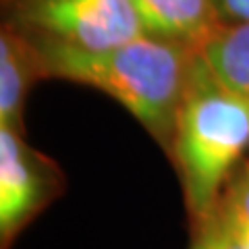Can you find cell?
<instances>
[{
    "label": "cell",
    "mask_w": 249,
    "mask_h": 249,
    "mask_svg": "<svg viewBox=\"0 0 249 249\" xmlns=\"http://www.w3.org/2000/svg\"><path fill=\"white\" fill-rule=\"evenodd\" d=\"M27 40L36 48L44 79H65L104 91L170 156L193 50L150 34L98 50Z\"/></svg>",
    "instance_id": "1"
},
{
    "label": "cell",
    "mask_w": 249,
    "mask_h": 249,
    "mask_svg": "<svg viewBox=\"0 0 249 249\" xmlns=\"http://www.w3.org/2000/svg\"><path fill=\"white\" fill-rule=\"evenodd\" d=\"M247 147L249 96L224 88L193 52L170 150L193 224L216 212Z\"/></svg>",
    "instance_id": "2"
},
{
    "label": "cell",
    "mask_w": 249,
    "mask_h": 249,
    "mask_svg": "<svg viewBox=\"0 0 249 249\" xmlns=\"http://www.w3.org/2000/svg\"><path fill=\"white\" fill-rule=\"evenodd\" d=\"M2 23L40 42L108 48L145 34L131 0H0Z\"/></svg>",
    "instance_id": "3"
},
{
    "label": "cell",
    "mask_w": 249,
    "mask_h": 249,
    "mask_svg": "<svg viewBox=\"0 0 249 249\" xmlns=\"http://www.w3.org/2000/svg\"><path fill=\"white\" fill-rule=\"evenodd\" d=\"M62 189L65 177L56 162L34 150L23 133L0 127V249H11Z\"/></svg>",
    "instance_id": "4"
},
{
    "label": "cell",
    "mask_w": 249,
    "mask_h": 249,
    "mask_svg": "<svg viewBox=\"0 0 249 249\" xmlns=\"http://www.w3.org/2000/svg\"><path fill=\"white\" fill-rule=\"evenodd\" d=\"M44 79L34 44L17 29L0 27V127L25 133L27 93Z\"/></svg>",
    "instance_id": "5"
},
{
    "label": "cell",
    "mask_w": 249,
    "mask_h": 249,
    "mask_svg": "<svg viewBox=\"0 0 249 249\" xmlns=\"http://www.w3.org/2000/svg\"><path fill=\"white\" fill-rule=\"evenodd\" d=\"M145 34L177 42L196 52L222 23L212 0H131Z\"/></svg>",
    "instance_id": "6"
},
{
    "label": "cell",
    "mask_w": 249,
    "mask_h": 249,
    "mask_svg": "<svg viewBox=\"0 0 249 249\" xmlns=\"http://www.w3.org/2000/svg\"><path fill=\"white\" fill-rule=\"evenodd\" d=\"M196 56L224 88L249 96V21L218 23Z\"/></svg>",
    "instance_id": "7"
},
{
    "label": "cell",
    "mask_w": 249,
    "mask_h": 249,
    "mask_svg": "<svg viewBox=\"0 0 249 249\" xmlns=\"http://www.w3.org/2000/svg\"><path fill=\"white\" fill-rule=\"evenodd\" d=\"M216 212L229 235L249 249V160L232 170Z\"/></svg>",
    "instance_id": "8"
},
{
    "label": "cell",
    "mask_w": 249,
    "mask_h": 249,
    "mask_svg": "<svg viewBox=\"0 0 249 249\" xmlns=\"http://www.w3.org/2000/svg\"><path fill=\"white\" fill-rule=\"evenodd\" d=\"M222 237V222L218 218V212H214L204 222L193 224V243L189 249H218Z\"/></svg>",
    "instance_id": "9"
},
{
    "label": "cell",
    "mask_w": 249,
    "mask_h": 249,
    "mask_svg": "<svg viewBox=\"0 0 249 249\" xmlns=\"http://www.w3.org/2000/svg\"><path fill=\"white\" fill-rule=\"evenodd\" d=\"M222 23L249 21V0H212Z\"/></svg>",
    "instance_id": "10"
}]
</instances>
